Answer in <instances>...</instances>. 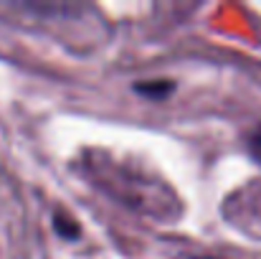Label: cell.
<instances>
[{
	"label": "cell",
	"instance_id": "1",
	"mask_svg": "<svg viewBox=\"0 0 261 259\" xmlns=\"http://www.w3.org/2000/svg\"><path fill=\"white\" fill-rule=\"evenodd\" d=\"M132 89L137 94L147 97V99H165L175 91V82H170V79H145V82H135Z\"/></svg>",
	"mask_w": 261,
	"mask_h": 259
},
{
	"label": "cell",
	"instance_id": "3",
	"mask_svg": "<svg viewBox=\"0 0 261 259\" xmlns=\"http://www.w3.org/2000/svg\"><path fill=\"white\" fill-rule=\"evenodd\" d=\"M246 150H249V155L261 166V125H256V127L246 135Z\"/></svg>",
	"mask_w": 261,
	"mask_h": 259
},
{
	"label": "cell",
	"instance_id": "2",
	"mask_svg": "<svg viewBox=\"0 0 261 259\" xmlns=\"http://www.w3.org/2000/svg\"><path fill=\"white\" fill-rule=\"evenodd\" d=\"M54 229H56V234L64 237V239H76V237L82 234L76 219H71L66 211H56V214H54Z\"/></svg>",
	"mask_w": 261,
	"mask_h": 259
}]
</instances>
